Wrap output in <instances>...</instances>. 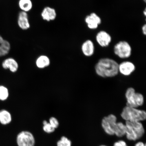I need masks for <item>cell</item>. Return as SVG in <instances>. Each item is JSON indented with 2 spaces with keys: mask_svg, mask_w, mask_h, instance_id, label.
<instances>
[{
  "mask_svg": "<svg viewBox=\"0 0 146 146\" xmlns=\"http://www.w3.org/2000/svg\"><path fill=\"white\" fill-rule=\"evenodd\" d=\"M96 40L100 46L105 47L110 44L112 41V37L108 33L104 31H101L97 34Z\"/></svg>",
  "mask_w": 146,
  "mask_h": 146,
  "instance_id": "cell-8",
  "label": "cell"
},
{
  "mask_svg": "<svg viewBox=\"0 0 146 146\" xmlns=\"http://www.w3.org/2000/svg\"><path fill=\"white\" fill-rule=\"evenodd\" d=\"M127 122L134 131L138 139L141 138L143 135L145 131L141 122Z\"/></svg>",
  "mask_w": 146,
  "mask_h": 146,
  "instance_id": "cell-14",
  "label": "cell"
},
{
  "mask_svg": "<svg viewBox=\"0 0 146 146\" xmlns=\"http://www.w3.org/2000/svg\"><path fill=\"white\" fill-rule=\"evenodd\" d=\"M43 129L44 132L48 133V134L53 133L55 131L56 129L49 123H47L43 125Z\"/></svg>",
  "mask_w": 146,
  "mask_h": 146,
  "instance_id": "cell-22",
  "label": "cell"
},
{
  "mask_svg": "<svg viewBox=\"0 0 146 146\" xmlns=\"http://www.w3.org/2000/svg\"><path fill=\"white\" fill-rule=\"evenodd\" d=\"M9 92L8 89L3 86H0V100H6L9 97Z\"/></svg>",
  "mask_w": 146,
  "mask_h": 146,
  "instance_id": "cell-20",
  "label": "cell"
},
{
  "mask_svg": "<svg viewBox=\"0 0 146 146\" xmlns=\"http://www.w3.org/2000/svg\"><path fill=\"white\" fill-rule=\"evenodd\" d=\"M12 120L11 115L8 111L5 110L0 111V123L2 125H8L11 122Z\"/></svg>",
  "mask_w": 146,
  "mask_h": 146,
  "instance_id": "cell-17",
  "label": "cell"
},
{
  "mask_svg": "<svg viewBox=\"0 0 146 146\" xmlns=\"http://www.w3.org/2000/svg\"><path fill=\"white\" fill-rule=\"evenodd\" d=\"M119 72L125 76H129L135 70L134 64L130 61H124L119 64Z\"/></svg>",
  "mask_w": 146,
  "mask_h": 146,
  "instance_id": "cell-9",
  "label": "cell"
},
{
  "mask_svg": "<svg viewBox=\"0 0 146 146\" xmlns=\"http://www.w3.org/2000/svg\"><path fill=\"white\" fill-rule=\"evenodd\" d=\"M143 13L145 16L146 15V9H145V10L143 11Z\"/></svg>",
  "mask_w": 146,
  "mask_h": 146,
  "instance_id": "cell-27",
  "label": "cell"
},
{
  "mask_svg": "<svg viewBox=\"0 0 146 146\" xmlns=\"http://www.w3.org/2000/svg\"><path fill=\"white\" fill-rule=\"evenodd\" d=\"M18 5L21 11L27 13L30 11L33 7L31 0H19Z\"/></svg>",
  "mask_w": 146,
  "mask_h": 146,
  "instance_id": "cell-18",
  "label": "cell"
},
{
  "mask_svg": "<svg viewBox=\"0 0 146 146\" xmlns=\"http://www.w3.org/2000/svg\"><path fill=\"white\" fill-rule=\"evenodd\" d=\"M135 146H146L145 144L141 142H138L136 144Z\"/></svg>",
  "mask_w": 146,
  "mask_h": 146,
  "instance_id": "cell-26",
  "label": "cell"
},
{
  "mask_svg": "<svg viewBox=\"0 0 146 146\" xmlns=\"http://www.w3.org/2000/svg\"><path fill=\"white\" fill-rule=\"evenodd\" d=\"M41 15L43 20L50 22L56 19L57 13L54 9L50 7H46L42 11Z\"/></svg>",
  "mask_w": 146,
  "mask_h": 146,
  "instance_id": "cell-11",
  "label": "cell"
},
{
  "mask_svg": "<svg viewBox=\"0 0 146 146\" xmlns=\"http://www.w3.org/2000/svg\"><path fill=\"white\" fill-rule=\"evenodd\" d=\"M49 123H50L53 127L55 129L58 128L59 127V123L58 120L54 117H51L49 119Z\"/></svg>",
  "mask_w": 146,
  "mask_h": 146,
  "instance_id": "cell-23",
  "label": "cell"
},
{
  "mask_svg": "<svg viewBox=\"0 0 146 146\" xmlns=\"http://www.w3.org/2000/svg\"><path fill=\"white\" fill-rule=\"evenodd\" d=\"M119 64L114 60L109 58L100 59L96 64V74L102 78H112L118 74Z\"/></svg>",
  "mask_w": 146,
  "mask_h": 146,
  "instance_id": "cell-1",
  "label": "cell"
},
{
  "mask_svg": "<svg viewBox=\"0 0 146 146\" xmlns=\"http://www.w3.org/2000/svg\"><path fill=\"white\" fill-rule=\"evenodd\" d=\"M125 96L127 106L137 108L143 104V96L140 93L136 92L135 89L132 87H129L127 89Z\"/></svg>",
  "mask_w": 146,
  "mask_h": 146,
  "instance_id": "cell-3",
  "label": "cell"
},
{
  "mask_svg": "<svg viewBox=\"0 0 146 146\" xmlns=\"http://www.w3.org/2000/svg\"><path fill=\"white\" fill-rule=\"evenodd\" d=\"M121 116L126 121L141 122L146 119V113L137 108L126 106L122 111Z\"/></svg>",
  "mask_w": 146,
  "mask_h": 146,
  "instance_id": "cell-2",
  "label": "cell"
},
{
  "mask_svg": "<svg viewBox=\"0 0 146 146\" xmlns=\"http://www.w3.org/2000/svg\"><path fill=\"white\" fill-rule=\"evenodd\" d=\"M115 54L121 59H127L132 54V47L127 42L121 41L114 45L113 48Z\"/></svg>",
  "mask_w": 146,
  "mask_h": 146,
  "instance_id": "cell-4",
  "label": "cell"
},
{
  "mask_svg": "<svg viewBox=\"0 0 146 146\" xmlns=\"http://www.w3.org/2000/svg\"><path fill=\"white\" fill-rule=\"evenodd\" d=\"M85 21L88 28L95 30L98 28L102 23V20L99 16L95 13H92L85 17Z\"/></svg>",
  "mask_w": 146,
  "mask_h": 146,
  "instance_id": "cell-7",
  "label": "cell"
},
{
  "mask_svg": "<svg viewBox=\"0 0 146 146\" xmlns=\"http://www.w3.org/2000/svg\"><path fill=\"white\" fill-rule=\"evenodd\" d=\"M126 127L121 122L117 123V127L115 134L118 137H122L125 135Z\"/></svg>",
  "mask_w": 146,
  "mask_h": 146,
  "instance_id": "cell-19",
  "label": "cell"
},
{
  "mask_svg": "<svg viewBox=\"0 0 146 146\" xmlns=\"http://www.w3.org/2000/svg\"><path fill=\"white\" fill-rule=\"evenodd\" d=\"M142 32L144 35H145L146 34V25H144L142 27Z\"/></svg>",
  "mask_w": 146,
  "mask_h": 146,
  "instance_id": "cell-25",
  "label": "cell"
},
{
  "mask_svg": "<svg viewBox=\"0 0 146 146\" xmlns=\"http://www.w3.org/2000/svg\"><path fill=\"white\" fill-rule=\"evenodd\" d=\"M105 146V145H101V146Z\"/></svg>",
  "mask_w": 146,
  "mask_h": 146,
  "instance_id": "cell-29",
  "label": "cell"
},
{
  "mask_svg": "<svg viewBox=\"0 0 146 146\" xmlns=\"http://www.w3.org/2000/svg\"><path fill=\"white\" fill-rule=\"evenodd\" d=\"M50 58L47 56L42 55L40 56L36 59V66L40 69H43L50 66Z\"/></svg>",
  "mask_w": 146,
  "mask_h": 146,
  "instance_id": "cell-15",
  "label": "cell"
},
{
  "mask_svg": "<svg viewBox=\"0 0 146 146\" xmlns=\"http://www.w3.org/2000/svg\"><path fill=\"white\" fill-rule=\"evenodd\" d=\"M81 50L85 56L90 57L94 54L95 47L94 43L90 40H87L82 44Z\"/></svg>",
  "mask_w": 146,
  "mask_h": 146,
  "instance_id": "cell-12",
  "label": "cell"
},
{
  "mask_svg": "<svg viewBox=\"0 0 146 146\" xmlns=\"http://www.w3.org/2000/svg\"><path fill=\"white\" fill-rule=\"evenodd\" d=\"M2 66L5 69H9L11 72H17L19 65L17 61L13 58H9L5 59L2 63Z\"/></svg>",
  "mask_w": 146,
  "mask_h": 146,
  "instance_id": "cell-13",
  "label": "cell"
},
{
  "mask_svg": "<svg viewBox=\"0 0 146 146\" xmlns=\"http://www.w3.org/2000/svg\"><path fill=\"white\" fill-rule=\"evenodd\" d=\"M57 146H71L72 142L65 136L61 137V139L57 142Z\"/></svg>",
  "mask_w": 146,
  "mask_h": 146,
  "instance_id": "cell-21",
  "label": "cell"
},
{
  "mask_svg": "<svg viewBox=\"0 0 146 146\" xmlns=\"http://www.w3.org/2000/svg\"><path fill=\"white\" fill-rule=\"evenodd\" d=\"M10 43L0 35V56L6 55L10 52Z\"/></svg>",
  "mask_w": 146,
  "mask_h": 146,
  "instance_id": "cell-16",
  "label": "cell"
},
{
  "mask_svg": "<svg viewBox=\"0 0 146 146\" xmlns=\"http://www.w3.org/2000/svg\"><path fill=\"white\" fill-rule=\"evenodd\" d=\"M17 23L19 28L23 30H28L30 27L28 14L21 11L18 14Z\"/></svg>",
  "mask_w": 146,
  "mask_h": 146,
  "instance_id": "cell-10",
  "label": "cell"
},
{
  "mask_svg": "<svg viewBox=\"0 0 146 146\" xmlns=\"http://www.w3.org/2000/svg\"><path fill=\"white\" fill-rule=\"evenodd\" d=\"M16 142L18 146H34L35 140L32 133L28 131H23L18 134Z\"/></svg>",
  "mask_w": 146,
  "mask_h": 146,
  "instance_id": "cell-6",
  "label": "cell"
},
{
  "mask_svg": "<svg viewBox=\"0 0 146 146\" xmlns=\"http://www.w3.org/2000/svg\"><path fill=\"white\" fill-rule=\"evenodd\" d=\"M114 146H127L126 143L123 140H120L115 143Z\"/></svg>",
  "mask_w": 146,
  "mask_h": 146,
  "instance_id": "cell-24",
  "label": "cell"
},
{
  "mask_svg": "<svg viewBox=\"0 0 146 146\" xmlns=\"http://www.w3.org/2000/svg\"><path fill=\"white\" fill-rule=\"evenodd\" d=\"M143 1L145 2V3L146 2V0H143Z\"/></svg>",
  "mask_w": 146,
  "mask_h": 146,
  "instance_id": "cell-28",
  "label": "cell"
},
{
  "mask_svg": "<svg viewBox=\"0 0 146 146\" xmlns=\"http://www.w3.org/2000/svg\"><path fill=\"white\" fill-rule=\"evenodd\" d=\"M102 125L107 134L110 135H114L117 127L116 116L111 114L105 117L102 120Z\"/></svg>",
  "mask_w": 146,
  "mask_h": 146,
  "instance_id": "cell-5",
  "label": "cell"
}]
</instances>
